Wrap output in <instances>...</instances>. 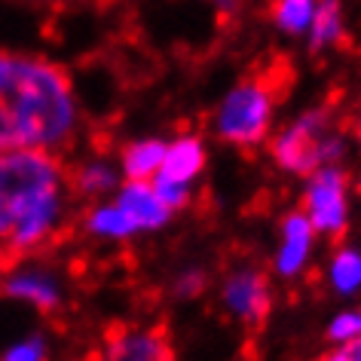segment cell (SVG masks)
<instances>
[{
    "instance_id": "obj_1",
    "label": "cell",
    "mask_w": 361,
    "mask_h": 361,
    "mask_svg": "<svg viewBox=\"0 0 361 361\" xmlns=\"http://www.w3.org/2000/svg\"><path fill=\"white\" fill-rule=\"evenodd\" d=\"M77 123L65 68L37 56L0 52V150H52Z\"/></svg>"
},
{
    "instance_id": "obj_2",
    "label": "cell",
    "mask_w": 361,
    "mask_h": 361,
    "mask_svg": "<svg viewBox=\"0 0 361 361\" xmlns=\"http://www.w3.org/2000/svg\"><path fill=\"white\" fill-rule=\"evenodd\" d=\"M61 190L65 169L49 150H0V269L52 239Z\"/></svg>"
},
{
    "instance_id": "obj_3",
    "label": "cell",
    "mask_w": 361,
    "mask_h": 361,
    "mask_svg": "<svg viewBox=\"0 0 361 361\" xmlns=\"http://www.w3.org/2000/svg\"><path fill=\"white\" fill-rule=\"evenodd\" d=\"M294 80L291 61L276 56L269 59L264 71L251 74L245 83H239L227 95V102L221 107L218 116V132L221 138L233 144H257L267 138L269 116H273L276 102L288 92Z\"/></svg>"
},
{
    "instance_id": "obj_4",
    "label": "cell",
    "mask_w": 361,
    "mask_h": 361,
    "mask_svg": "<svg viewBox=\"0 0 361 361\" xmlns=\"http://www.w3.org/2000/svg\"><path fill=\"white\" fill-rule=\"evenodd\" d=\"M331 126L334 120L324 107L303 114L297 123L276 135L269 153L291 175H312L324 166H334L343 157V138Z\"/></svg>"
},
{
    "instance_id": "obj_5",
    "label": "cell",
    "mask_w": 361,
    "mask_h": 361,
    "mask_svg": "<svg viewBox=\"0 0 361 361\" xmlns=\"http://www.w3.org/2000/svg\"><path fill=\"white\" fill-rule=\"evenodd\" d=\"M306 218L319 233L340 236L346 230V175L337 166H324L310 175Z\"/></svg>"
},
{
    "instance_id": "obj_6",
    "label": "cell",
    "mask_w": 361,
    "mask_h": 361,
    "mask_svg": "<svg viewBox=\"0 0 361 361\" xmlns=\"http://www.w3.org/2000/svg\"><path fill=\"white\" fill-rule=\"evenodd\" d=\"M102 361H175V352H171L166 328H116L104 343Z\"/></svg>"
},
{
    "instance_id": "obj_7",
    "label": "cell",
    "mask_w": 361,
    "mask_h": 361,
    "mask_svg": "<svg viewBox=\"0 0 361 361\" xmlns=\"http://www.w3.org/2000/svg\"><path fill=\"white\" fill-rule=\"evenodd\" d=\"M224 297H227V306L236 315H242L251 324H260L269 312V288L267 279L255 273V269H242V273L230 276L227 288H224Z\"/></svg>"
},
{
    "instance_id": "obj_8",
    "label": "cell",
    "mask_w": 361,
    "mask_h": 361,
    "mask_svg": "<svg viewBox=\"0 0 361 361\" xmlns=\"http://www.w3.org/2000/svg\"><path fill=\"white\" fill-rule=\"evenodd\" d=\"M116 209H120L135 230H153L162 227L169 221V205L159 200V193L153 190V184L147 180H129V184L120 190V200H116Z\"/></svg>"
},
{
    "instance_id": "obj_9",
    "label": "cell",
    "mask_w": 361,
    "mask_h": 361,
    "mask_svg": "<svg viewBox=\"0 0 361 361\" xmlns=\"http://www.w3.org/2000/svg\"><path fill=\"white\" fill-rule=\"evenodd\" d=\"M202 162H205L202 144L196 138H180L166 150V159H162V166H159V175L178 180V184H190V180L200 175Z\"/></svg>"
},
{
    "instance_id": "obj_10",
    "label": "cell",
    "mask_w": 361,
    "mask_h": 361,
    "mask_svg": "<svg viewBox=\"0 0 361 361\" xmlns=\"http://www.w3.org/2000/svg\"><path fill=\"white\" fill-rule=\"evenodd\" d=\"M310 239H312V224L306 214H291L285 221V239L279 248V273L291 276L303 267L306 251H310Z\"/></svg>"
},
{
    "instance_id": "obj_11",
    "label": "cell",
    "mask_w": 361,
    "mask_h": 361,
    "mask_svg": "<svg viewBox=\"0 0 361 361\" xmlns=\"http://www.w3.org/2000/svg\"><path fill=\"white\" fill-rule=\"evenodd\" d=\"M166 144L162 141H138L123 153V169L129 180H147L153 171H159L162 159H166Z\"/></svg>"
},
{
    "instance_id": "obj_12",
    "label": "cell",
    "mask_w": 361,
    "mask_h": 361,
    "mask_svg": "<svg viewBox=\"0 0 361 361\" xmlns=\"http://www.w3.org/2000/svg\"><path fill=\"white\" fill-rule=\"evenodd\" d=\"M6 291L16 294V297H25V300L37 303L40 310H52V306L59 303V291L56 285L49 282V279L43 276H16L10 285H6Z\"/></svg>"
},
{
    "instance_id": "obj_13",
    "label": "cell",
    "mask_w": 361,
    "mask_h": 361,
    "mask_svg": "<svg viewBox=\"0 0 361 361\" xmlns=\"http://www.w3.org/2000/svg\"><path fill=\"white\" fill-rule=\"evenodd\" d=\"M340 34H343V25H340L337 0H324L312 19V47H328V43L340 40Z\"/></svg>"
},
{
    "instance_id": "obj_14",
    "label": "cell",
    "mask_w": 361,
    "mask_h": 361,
    "mask_svg": "<svg viewBox=\"0 0 361 361\" xmlns=\"http://www.w3.org/2000/svg\"><path fill=\"white\" fill-rule=\"evenodd\" d=\"M331 282L343 294H352L355 288H361V255L358 251H340V255L334 257Z\"/></svg>"
},
{
    "instance_id": "obj_15",
    "label": "cell",
    "mask_w": 361,
    "mask_h": 361,
    "mask_svg": "<svg viewBox=\"0 0 361 361\" xmlns=\"http://www.w3.org/2000/svg\"><path fill=\"white\" fill-rule=\"evenodd\" d=\"M269 16L285 31H303L312 22V0H276Z\"/></svg>"
},
{
    "instance_id": "obj_16",
    "label": "cell",
    "mask_w": 361,
    "mask_h": 361,
    "mask_svg": "<svg viewBox=\"0 0 361 361\" xmlns=\"http://www.w3.org/2000/svg\"><path fill=\"white\" fill-rule=\"evenodd\" d=\"M89 227H92L95 233H102V236H114V239H126V236L135 233L129 218H126L116 205H107V209L92 212L89 214Z\"/></svg>"
},
{
    "instance_id": "obj_17",
    "label": "cell",
    "mask_w": 361,
    "mask_h": 361,
    "mask_svg": "<svg viewBox=\"0 0 361 361\" xmlns=\"http://www.w3.org/2000/svg\"><path fill=\"white\" fill-rule=\"evenodd\" d=\"M74 180H77V187L83 193H102V190H111V187L116 184L114 171L107 166H86V169H80Z\"/></svg>"
},
{
    "instance_id": "obj_18",
    "label": "cell",
    "mask_w": 361,
    "mask_h": 361,
    "mask_svg": "<svg viewBox=\"0 0 361 361\" xmlns=\"http://www.w3.org/2000/svg\"><path fill=\"white\" fill-rule=\"evenodd\" d=\"M153 190L159 193V200L166 202L169 209H178V205L187 202V184H178V180H171V178L157 175V180H153Z\"/></svg>"
},
{
    "instance_id": "obj_19",
    "label": "cell",
    "mask_w": 361,
    "mask_h": 361,
    "mask_svg": "<svg viewBox=\"0 0 361 361\" xmlns=\"http://www.w3.org/2000/svg\"><path fill=\"white\" fill-rule=\"evenodd\" d=\"M328 334H331V340H343V343L352 340V337H358V334H361L358 312H343V315H337Z\"/></svg>"
},
{
    "instance_id": "obj_20",
    "label": "cell",
    "mask_w": 361,
    "mask_h": 361,
    "mask_svg": "<svg viewBox=\"0 0 361 361\" xmlns=\"http://www.w3.org/2000/svg\"><path fill=\"white\" fill-rule=\"evenodd\" d=\"M43 343L34 337V340H28V343H22V346H16V349H10L4 355V361H43Z\"/></svg>"
},
{
    "instance_id": "obj_21",
    "label": "cell",
    "mask_w": 361,
    "mask_h": 361,
    "mask_svg": "<svg viewBox=\"0 0 361 361\" xmlns=\"http://www.w3.org/2000/svg\"><path fill=\"white\" fill-rule=\"evenodd\" d=\"M343 129H346L352 138L358 141V147H361V95H358V102L352 104V111L343 116Z\"/></svg>"
},
{
    "instance_id": "obj_22",
    "label": "cell",
    "mask_w": 361,
    "mask_h": 361,
    "mask_svg": "<svg viewBox=\"0 0 361 361\" xmlns=\"http://www.w3.org/2000/svg\"><path fill=\"white\" fill-rule=\"evenodd\" d=\"M178 288H180V294H200V291H202V276H200V273L184 276Z\"/></svg>"
},
{
    "instance_id": "obj_23",
    "label": "cell",
    "mask_w": 361,
    "mask_h": 361,
    "mask_svg": "<svg viewBox=\"0 0 361 361\" xmlns=\"http://www.w3.org/2000/svg\"><path fill=\"white\" fill-rule=\"evenodd\" d=\"M319 361H355V355L343 346V349H334V352H328V355H322Z\"/></svg>"
},
{
    "instance_id": "obj_24",
    "label": "cell",
    "mask_w": 361,
    "mask_h": 361,
    "mask_svg": "<svg viewBox=\"0 0 361 361\" xmlns=\"http://www.w3.org/2000/svg\"><path fill=\"white\" fill-rule=\"evenodd\" d=\"M346 349L355 355V361H361V334L358 337H352V340H346Z\"/></svg>"
},
{
    "instance_id": "obj_25",
    "label": "cell",
    "mask_w": 361,
    "mask_h": 361,
    "mask_svg": "<svg viewBox=\"0 0 361 361\" xmlns=\"http://www.w3.org/2000/svg\"><path fill=\"white\" fill-rule=\"evenodd\" d=\"M358 319H361V312H358Z\"/></svg>"
}]
</instances>
